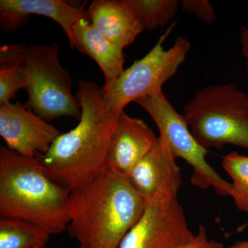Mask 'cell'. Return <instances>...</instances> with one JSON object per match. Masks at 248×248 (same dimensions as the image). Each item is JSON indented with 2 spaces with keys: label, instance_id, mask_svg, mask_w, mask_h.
Wrapping results in <instances>:
<instances>
[{
  "label": "cell",
  "instance_id": "6da1fadb",
  "mask_svg": "<svg viewBox=\"0 0 248 248\" xmlns=\"http://www.w3.org/2000/svg\"><path fill=\"white\" fill-rule=\"evenodd\" d=\"M76 96L81 109L79 124L36 156L49 177L71 190L107 169L119 116L107 108L102 88L94 81L81 80Z\"/></svg>",
  "mask_w": 248,
  "mask_h": 248
},
{
  "label": "cell",
  "instance_id": "7a4b0ae2",
  "mask_svg": "<svg viewBox=\"0 0 248 248\" xmlns=\"http://www.w3.org/2000/svg\"><path fill=\"white\" fill-rule=\"evenodd\" d=\"M146 202L129 180L104 170L71 190L67 231L79 248H118Z\"/></svg>",
  "mask_w": 248,
  "mask_h": 248
},
{
  "label": "cell",
  "instance_id": "3957f363",
  "mask_svg": "<svg viewBox=\"0 0 248 248\" xmlns=\"http://www.w3.org/2000/svg\"><path fill=\"white\" fill-rule=\"evenodd\" d=\"M71 190L53 181L37 157L0 147V217L30 221L60 234L70 222Z\"/></svg>",
  "mask_w": 248,
  "mask_h": 248
},
{
  "label": "cell",
  "instance_id": "277c9868",
  "mask_svg": "<svg viewBox=\"0 0 248 248\" xmlns=\"http://www.w3.org/2000/svg\"><path fill=\"white\" fill-rule=\"evenodd\" d=\"M183 115L205 149L232 144L248 150V94L236 85H210L198 90Z\"/></svg>",
  "mask_w": 248,
  "mask_h": 248
},
{
  "label": "cell",
  "instance_id": "5b68a950",
  "mask_svg": "<svg viewBox=\"0 0 248 248\" xmlns=\"http://www.w3.org/2000/svg\"><path fill=\"white\" fill-rule=\"evenodd\" d=\"M174 25L171 24L143 58L134 62L117 79L105 83L102 93L111 112L120 115L130 103L163 91L164 83L177 73L190 51L191 44L186 37L179 36L170 48L165 49V41Z\"/></svg>",
  "mask_w": 248,
  "mask_h": 248
},
{
  "label": "cell",
  "instance_id": "8992f818",
  "mask_svg": "<svg viewBox=\"0 0 248 248\" xmlns=\"http://www.w3.org/2000/svg\"><path fill=\"white\" fill-rule=\"evenodd\" d=\"M59 49L58 43L28 46L27 108L46 122L63 117L79 121L81 109L72 92L71 75L60 63Z\"/></svg>",
  "mask_w": 248,
  "mask_h": 248
},
{
  "label": "cell",
  "instance_id": "52a82bcc",
  "mask_svg": "<svg viewBox=\"0 0 248 248\" xmlns=\"http://www.w3.org/2000/svg\"><path fill=\"white\" fill-rule=\"evenodd\" d=\"M149 114L167 141L176 158L186 161L193 169L191 183L200 188L212 187L217 195L231 197V183L227 182L209 164L208 150L201 146L192 135L184 115H180L166 97L163 91L135 102Z\"/></svg>",
  "mask_w": 248,
  "mask_h": 248
},
{
  "label": "cell",
  "instance_id": "ba28073f",
  "mask_svg": "<svg viewBox=\"0 0 248 248\" xmlns=\"http://www.w3.org/2000/svg\"><path fill=\"white\" fill-rule=\"evenodd\" d=\"M194 234L177 197H156L118 248H179Z\"/></svg>",
  "mask_w": 248,
  "mask_h": 248
},
{
  "label": "cell",
  "instance_id": "9c48e42d",
  "mask_svg": "<svg viewBox=\"0 0 248 248\" xmlns=\"http://www.w3.org/2000/svg\"><path fill=\"white\" fill-rule=\"evenodd\" d=\"M60 131L19 102L0 104V136L6 146L28 157L45 155Z\"/></svg>",
  "mask_w": 248,
  "mask_h": 248
},
{
  "label": "cell",
  "instance_id": "30bf717a",
  "mask_svg": "<svg viewBox=\"0 0 248 248\" xmlns=\"http://www.w3.org/2000/svg\"><path fill=\"white\" fill-rule=\"evenodd\" d=\"M176 159L167 141L159 136L132 171L129 180L146 203L156 197H177L182 177Z\"/></svg>",
  "mask_w": 248,
  "mask_h": 248
},
{
  "label": "cell",
  "instance_id": "8fae6325",
  "mask_svg": "<svg viewBox=\"0 0 248 248\" xmlns=\"http://www.w3.org/2000/svg\"><path fill=\"white\" fill-rule=\"evenodd\" d=\"M158 138L144 121L122 111L111 138L108 168L128 178L135 166L156 144Z\"/></svg>",
  "mask_w": 248,
  "mask_h": 248
},
{
  "label": "cell",
  "instance_id": "7c38bea8",
  "mask_svg": "<svg viewBox=\"0 0 248 248\" xmlns=\"http://www.w3.org/2000/svg\"><path fill=\"white\" fill-rule=\"evenodd\" d=\"M31 15L45 16L55 21L73 41V29L81 19H89L84 6L76 7L62 0H1L0 29L14 32L25 25Z\"/></svg>",
  "mask_w": 248,
  "mask_h": 248
},
{
  "label": "cell",
  "instance_id": "4fadbf2b",
  "mask_svg": "<svg viewBox=\"0 0 248 248\" xmlns=\"http://www.w3.org/2000/svg\"><path fill=\"white\" fill-rule=\"evenodd\" d=\"M87 15L93 27L123 50L144 30L128 0H94Z\"/></svg>",
  "mask_w": 248,
  "mask_h": 248
},
{
  "label": "cell",
  "instance_id": "5bb4252c",
  "mask_svg": "<svg viewBox=\"0 0 248 248\" xmlns=\"http://www.w3.org/2000/svg\"><path fill=\"white\" fill-rule=\"evenodd\" d=\"M71 48L89 55L100 67L106 83L117 79L124 70L123 49L113 45L91 25L89 19H81L73 29Z\"/></svg>",
  "mask_w": 248,
  "mask_h": 248
},
{
  "label": "cell",
  "instance_id": "9a60e30c",
  "mask_svg": "<svg viewBox=\"0 0 248 248\" xmlns=\"http://www.w3.org/2000/svg\"><path fill=\"white\" fill-rule=\"evenodd\" d=\"M50 236L30 221L0 217V248H45Z\"/></svg>",
  "mask_w": 248,
  "mask_h": 248
},
{
  "label": "cell",
  "instance_id": "2e32d148",
  "mask_svg": "<svg viewBox=\"0 0 248 248\" xmlns=\"http://www.w3.org/2000/svg\"><path fill=\"white\" fill-rule=\"evenodd\" d=\"M143 29L153 31L170 24L180 6L178 0H128Z\"/></svg>",
  "mask_w": 248,
  "mask_h": 248
},
{
  "label": "cell",
  "instance_id": "e0dca14e",
  "mask_svg": "<svg viewBox=\"0 0 248 248\" xmlns=\"http://www.w3.org/2000/svg\"><path fill=\"white\" fill-rule=\"evenodd\" d=\"M222 166L232 180L231 197L235 205L248 215V156L232 152L223 156Z\"/></svg>",
  "mask_w": 248,
  "mask_h": 248
},
{
  "label": "cell",
  "instance_id": "ac0fdd59",
  "mask_svg": "<svg viewBox=\"0 0 248 248\" xmlns=\"http://www.w3.org/2000/svg\"><path fill=\"white\" fill-rule=\"evenodd\" d=\"M28 75L24 66L0 70V104L16 99L20 89H27Z\"/></svg>",
  "mask_w": 248,
  "mask_h": 248
},
{
  "label": "cell",
  "instance_id": "d6986e66",
  "mask_svg": "<svg viewBox=\"0 0 248 248\" xmlns=\"http://www.w3.org/2000/svg\"><path fill=\"white\" fill-rule=\"evenodd\" d=\"M28 46L22 42L6 44L0 47V70L24 66Z\"/></svg>",
  "mask_w": 248,
  "mask_h": 248
},
{
  "label": "cell",
  "instance_id": "ffe728a7",
  "mask_svg": "<svg viewBox=\"0 0 248 248\" xmlns=\"http://www.w3.org/2000/svg\"><path fill=\"white\" fill-rule=\"evenodd\" d=\"M180 4L182 12L195 15L200 20L212 24L216 19L215 9L208 0H182Z\"/></svg>",
  "mask_w": 248,
  "mask_h": 248
},
{
  "label": "cell",
  "instance_id": "44dd1931",
  "mask_svg": "<svg viewBox=\"0 0 248 248\" xmlns=\"http://www.w3.org/2000/svg\"><path fill=\"white\" fill-rule=\"evenodd\" d=\"M179 248H226L222 243L209 239L205 227L201 225L198 231L188 241Z\"/></svg>",
  "mask_w": 248,
  "mask_h": 248
},
{
  "label": "cell",
  "instance_id": "7402d4cb",
  "mask_svg": "<svg viewBox=\"0 0 248 248\" xmlns=\"http://www.w3.org/2000/svg\"><path fill=\"white\" fill-rule=\"evenodd\" d=\"M240 43L241 45V51L246 59V66L248 68V28H241L240 31Z\"/></svg>",
  "mask_w": 248,
  "mask_h": 248
},
{
  "label": "cell",
  "instance_id": "603a6c76",
  "mask_svg": "<svg viewBox=\"0 0 248 248\" xmlns=\"http://www.w3.org/2000/svg\"><path fill=\"white\" fill-rule=\"evenodd\" d=\"M226 248H248V240L237 241Z\"/></svg>",
  "mask_w": 248,
  "mask_h": 248
},
{
  "label": "cell",
  "instance_id": "cb8c5ba5",
  "mask_svg": "<svg viewBox=\"0 0 248 248\" xmlns=\"http://www.w3.org/2000/svg\"></svg>",
  "mask_w": 248,
  "mask_h": 248
}]
</instances>
